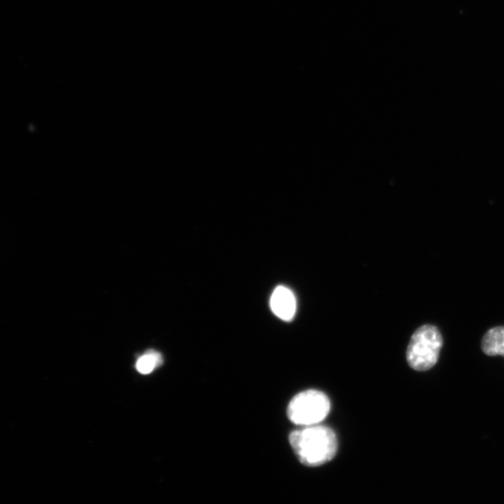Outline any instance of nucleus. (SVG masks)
I'll return each mask as SVG.
<instances>
[{
	"label": "nucleus",
	"mask_w": 504,
	"mask_h": 504,
	"mask_svg": "<svg viewBox=\"0 0 504 504\" xmlns=\"http://www.w3.org/2000/svg\"><path fill=\"white\" fill-rule=\"evenodd\" d=\"M290 443L300 461L309 466L330 461L339 447L334 431L319 424L292 431Z\"/></svg>",
	"instance_id": "1"
},
{
	"label": "nucleus",
	"mask_w": 504,
	"mask_h": 504,
	"mask_svg": "<svg viewBox=\"0 0 504 504\" xmlns=\"http://www.w3.org/2000/svg\"><path fill=\"white\" fill-rule=\"evenodd\" d=\"M443 347L442 334L433 325L419 328L412 336L407 358L411 368L416 371H428L439 361Z\"/></svg>",
	"instance_id": "2"
},
{
	"label": "nucleus",
	"mask_w": 504,
	"mask_h": 504,
	"mask_svg": "<svg viewBox=\"0 0 504 504\" xmlns=\"http://www.w3.org/2000/svg\"><path fill=\"white\" fill-rule=\"evenodd\" d=\"M331 402L321 391L310 390L295 395L288 407L290 420L299 426H314L329 414Z\"/></svg>",
	"instance_id": "3"
},
{
	"label": "nucleus",
	"mask_w": 504,
	"mask_h": 504,
	"mask_svg": "<svg viewBox=\"0 0 504 504\" xmlns=\"http://www.w3.org/2000/svg\"><path fill=\"white\" fill-rule=\"evenodd\" d=\"M271 307L278 318L285 321H291L296 312L295 296L290 289L279 286L272 296Z\"/></svg>",
	"instance_id": "4"
},
{
	"label": "nucleus",
	"mask_w": 504,
	"mask_h": 504,
	"mask_svg": "<svg viewBox=\"0 0 504 504\" xmlns=\"http://www.w3.org/2000/svg\"><path fill=\"white\" fill-rule=\"evenodd\" d=\"M482 350L488 356L504 357V327H495L487 331L482 341Z\"/></svg>",
	"instance_id": "5"
},
{
	"label": "nucleus",
	"mask_w": 504,
	"mask_h": 504,
	"mask_svg": "<svg viewBox=\"0 0 504 504\" xmlns=\"http://www.w3.org/2000/svg\"><path fill=\"white\" fill-rule=\"evenodd\" d=\"M163 362L160 353L156 351H147L144 353L136 363L138 371L143 375H149L154 371Z\"/></svg>",
	"instance_id": "6"
}]
</instances>
